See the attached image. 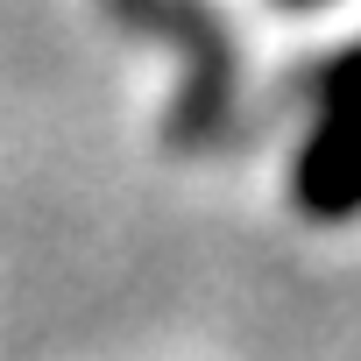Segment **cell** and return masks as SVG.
Masks as SVG:
<instances>
[{"label":"cell","mask_w":361,"mask_h":361,"mask_svg":"<svg viewBox=\"0 0 361 361\" xmlns=\"http://www.w3.org/2000/svg\"><path fill=\"white\" fill-rule=\"evenodd\" d=\"M121 15L142 22L149 36H163L177 57V99H170V149H192L213 156L241 135L248 92H241V64L227 29L199 8V0H121Z\"/></svg>","instance_id":"1"}]
</instances>
